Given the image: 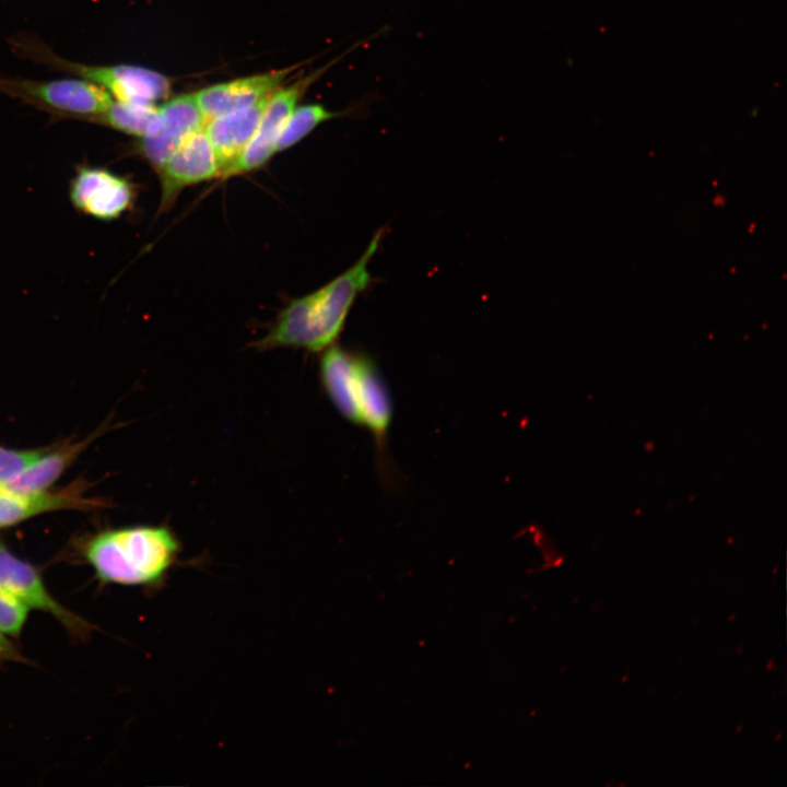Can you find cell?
<instances>
[{"mask_svg": "<svg viewBox=\"0 0 787 787\" xmlns=\"http://www.w3.org/2000/svg\"><path fill=\"white\" fill-rule=\"evenodd\" d=\"M357 403L361 425H366L381 441L392 416L390 392L375 363L356 355Z\"/></svg>", "mask_w": 787, "mask_h": 787, "instance_id": "cell-12", "label": "cell"}, {"mask_svg": "<svg viewBox=\"0 0 787 787\" xmlns=\"http://www.w3.org/2000/svg\"><path fill=\"white\" fill-rule=\"evenodd\" d=\"M204 122L195 96L174 97L157 108L154 120L132 150L157 171Z\"/></svg>", "mask_w": 787, "mask_h": 787, "instance_id": "cell-5", "label": "cell"}, {"mask_svg": "<svg viewBox=\"0 0 787 787\" xmlns=\"http://www.w3.org/2000/svg\"><path fill=\"white\" fill-rule=\"evenodd\" d=\"M45 450H14L0 447V483L12 480L37 460Z\"/></svg>", "mask_w": 787, "mask_h": 787, "instance_id": "cell-18", "label": "cell"}, {"mask_svg": "<svg viewBox=\"0 0 787 787\" xmlns=\"http://www.w3.org/2000/svg\"><path fill=\"white\" fill-rule=\"evenodd\" d=\"M156 173L161 183V212L167 211L186 187L221 176V166L204 127L191 133Z\"/></svg>", "mask_w": 787, "mask_h": 787, "instance_id": "cell-6", "label": "cell"}, {"mask_svg": "<svg viewBox=\"0 0 787 787\" xmlns=\"http://www.w3.org/2000/svg\"><path fill=\"white\" fill-rule=\"evenodd\" d=\"M0 586L28 610L49 613L72 633L82 634L89 629L84 620L51 596L36 568L13 555L1 541Z\"/></svg>", "mask_w": 787, "mask_h": 787, "instance_id": "cell-7", "label": "cell"}, {"mask_svg": "<svg viewBox=\"0 0 787 787\" xmlns=\"http://www.w3.org/2000/svg\"><path fill=\"white\" fill-rule=\"evenodd\" d=\"M0 92L57 119L90 122L114 101L106 90L79 78L45 81L0 77Z\"/></svg>", "mask_w": 787, "mask_h": 787, "instance_id": "cell-3", "label": "cell"}, {"mask_svg": "<svg viewBox=\"0 0 787 787\" xmlns=\"http://www.w3.org/2000/svg\"><path fill=\"white\" fill-rule=\"evenodd\" d=\"M286 73L287 70H282L236 79L205 87L193 96L202 116L208 121L251 106L271 95Z\"/></svg>", "mask_w": 787, "mask_h": 787, "instance_id": "cell-9", "label": "cell"}, {"mask_svg": "<svg viewBox=\"0 0 787 787\" xmlns=\"http://www.w3.org/2000/svg\"><path fill=\"white\" fill-rule=\"evenodd\" d=\"M368 102L350 107L343 111H331L320 104H309L297 107L289 117L277 143V152L290 149L304 137L310 133L321 122L356 113Z\"/></svg>", "mask_w": 787, "mask_h": 787, "instance_id": "cell-15", "label": "cell"}, {"mask_svg": "<svg viewBox=\"0 0 787 787\" xmlns=\"http://www.w3.org/2000/svg\"><path fill=\"white\" fill-rule=\"evenodd\" d=\"M7 636L8 635L0 631V665L20 658L19 653Z\"/></svg>", "mask_w": 787, "mask_h": 787, "instance_id": "cell-19", "label": "cell"}, {"mask_svg": "<svg viewBox=\"0 0 787 787\" xmlns=\"http://www.w3.org/2000/svg\"><path fill=\"white\" fill-rule=\"evenodd\" d=\"M28 609L0 586V631L16 636L26 621Z\"/></svg>", "mask_w": 787, "mask_h": 787, "instance_id": "cell-17", "label": "cell"}, {"mask_svg": "<svg viewBox=\"0 0 787 787\" xmlns=\"http://www.w3.org/2000/svg\"><path fill=\"white\" fill-rule=\"evenodd\" d=\"M320 379L326 393L341 415L352 423L361 424L356 354L332 344L325 349L320 361Z\"/></svg>", "mask_w": 787, "mask_h": 787, "instance_id": "cell-11", "label": "cell"}, {"mask_svg": "<svg viewBox=\"0 0 787 787\" xmlns=\"http://www.w3.org/2000/svg\"><path fill=\"white\" fill-rule=\"evenodd\" d=\"M180 552L167 526H136L104 531L89 541L87 562L105 584L157 587Z\"/></svg>", "mask_w": 787, "mask_h": 787, "instance_id": "cell-2", "label": "cell"}, {"mask_svg": "<svg viewBox=\"0 0 787 787\" xmlns=\"http://www.w3.org/2000/svg\"><path fill=\"white\" fill-rule=\"evenodd\" d=\"M304 85L296 83L275 90L260 117L257 129L239 157L222 174V177L240 175L263 166L277 152L279 137L302 93Z\"/></svg>", "mask_w": 787, "mask_h": 787, "instance_id": "cell-8", "label": "cell"}, {"mask_svg": "<svg viewBox=\"0 0 787 787\" xmlns=\"http://www.w3.org/2000/svg\"><path fill=\"white\" fill-rule=\"evenodd\" d=\"M157 108L155 104L125 103L114 99L92 122L140 138L154 120Z\"/></svg>", "mask_w": 787, "mask_h": 787, "instance_id": "cell-16", "label": "cell"}, {"mask_svg": "<svg viewBox=\"0 0 787 787\" xmlns=\"http://www.w3.org/2000/svg\"><path fill=\"white\" fill-rule=\"evenodd\" d=\"M136 190L128 177L91 164H79L69 184V200L81 214L114 221L129 211Z\"/></svg>", "mask_w": 787, "mask_h": 787, "instance_id": "cell-4", "label": "cell"}, {"mask_svg": "<svg viewBox=\"0 0 787 787\" xmlns=\"http://www.w3.org/2000/svg\"><path fill=\"white\" fill-rule=\"evenodd\" d=\"M381 232L371 240L361 258L346 271L317 291L292 299L270 331L258 341L259 349L302 348L312 352L327 349L337 339L356 296L368 285V263L376 252Z\"/></svg>", "mask_w": 787, "mask_h": 787, "instance_id": "cell-1", "label": "cell"}, {"mask_svg": "<svg viewBox=\"0 0 787 787\" xmlns=\"http://www.w3.org/2000/svg\"><path fill=\"white\" fill-rule=\"evenodd\" d=\"M90 439L61 446L51 453H44L31 466L4 483V490L12 493H34L47 490L89 445Z\"/></svg>", "mask_w": 787, "mask_h": 787, "instance_id": "cell-14", "label": "cell"}, {"mask_svg": "<svg viewBox=\"0 0 787 787\" xmlns=\"http://www.w3.org/2000/svg\"><path fill=\"white\" fill-rule=\"evenodd\" d=\"M270 96L251 106L208 120L204 131L221 166V176L249 143Z\"/></svg>", "mask_w": 787, "mask_h": 787, "instance_id": "cell-10", "label": "cell"}, {"mask_svg": "<svg viewBox=\"0 0 787 787\" xmlns=\"http://www.w3.org/2000/svg\"><path fill=\"white\" fill-rule=\"evenodd\" d=\"M89 506L78 489L59 492L12 493L0 491V528L19 524L43 513Z\"/></svg>", "mask_w": 787, "mask_h": 787, "instance_id": "cell-13", "label": "cell"}, {"mask_svg": "<svg viewBox=\"0 0 787 787\" xmlns=\"http://www.w3.org/2000/svg\"><path fill=\"white\" fill-rule=\"evenodd\" d=\"M4 489L3 484L0 483V491Z\"/></svg>", "mask_w": 787, "mask_h": 787, "instance_id": "cell-20", "label": "cell"}]
</instances>
